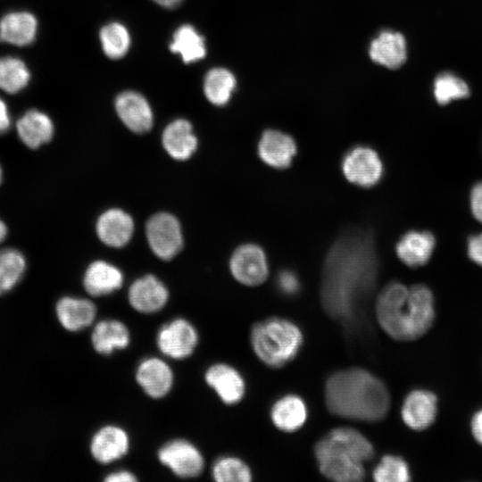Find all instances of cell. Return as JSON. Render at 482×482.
I'll return each mask as SVG.
<instances>
[{
	"label": "cell",
	"instance_id": "1",
	"mask_svg": "<svg viewBox=\"0 0 482 482\" xmlns=\"http://www.w3.org/2000/svg\"><path fill=\"white\" fill-rule=\"evenodd\" d=\"M378 270L372 236L359 229L344 233L328 252L323 268L320 300L327 314L352 320L373 291Z\"/></svg>",
	"mask_w": 482,
	"mask_h": 482
},
{
	"label": "cell",
	"instance_id": "2",
	"mask_svg": "<svg viewBox=\"0 0 482 482\" xmlns=\"http://www.w3.org/2000/svg\"><path fill=\"white\" fill-rule=\"evenodd\" d=\"M324 397L331 414L356 421L382 420L390 408V395L385 383L359 367L333 372L326 380Z\"/></svg>",
	"mask_w": 482,
	"mask_h": 482
},
{
	"label": "cell",
	"instance_id": "3",
	"mask_svg": "<svg viewBox=\"0 0 482 482\" xmlns=\"http://www.w3.org/2000/svg\"><path fill=\"white\" fill-rule=\"evenodd\" d=\"M376 316L380 328L397 341H411L424 336L435 320V301L429 287H410L395 281L378 294Z\"/></svg>",
	"mask_w": 482,
	"mask_h": 482
},
{
	"label": "cell",
	"instance_id": "4",
	"mask_svg": "<svg viewBox=\"0 0 482 482\" xmlns=\"http://www.w3.org/2000/svg\"><path fill=\"white\" fill-rule=\"evenodd\" d=\"M374 453L370 441L350 427L331 429L314 446V456L321 474L338 482L363 480L365 463Z\"/></svg>",
	"mask_w": 482,
	"mask_h": 482
},
{
	"label": "cell",
	"instance_id": "5",
	"mask_svg": "<svg viewBox=\"0 0 482 482\" xmlns=\"http://www.w3.org/2000/svg\"><path fill=\"white\" fill-rule=\"evenodd\" d=\"M250 341L258 359L266 366L278 369L295 359L302 347L303 337L293 321L271 317L252 327Z\"/></svg>",
	"mask_w": 482,
	"mask_h": 482
},
{
	"label": "cell",
	"instance_id": "6",
	"mask_svg": "<svg viewBox=\"0 0 482 482\" xmlns=\"http://www.w3.org/2000/svg\"><path fill=\"white\" fill-rule=\"evenodd\" d=\"M146 237L154 253L165 261L172 259L183 245L179 220L166 212L157 213L148 220Z\"/></svg>",
	"mask_w": 482,
	"mask_h": 482
},
{
	"label": "cell",
	"instance_id": "7",
	"mask_svg": "<svg viewBox=\"0 0 482 482\" xmlns=\"http://www.w3.org/2000/svg\"><path fill=\"white\" fill-rule=\"evenodd\" d=\"M160 462L176 476L191 478L199 476L204 466L200 451L185 439H174L163 445L158 451Z\"/></svg>",
	"mask_w": 482,
	"mask_h": 482
},
{
	"label": "cell",
	"instance_id": "8",
	"mask_svg": "<svg viewBox=\"0 0 482 482\" xmlns=\"http://www.w3.org/2000/svg\"><path fill=\"white\" fill-rule=\"evenodd\" d=\"M198 342L195 327L187 320L175 319L158 331L156 343L160 351L172 359H185L193 353Z\"/></svg>",
	"mask_w": 482,
	"mask_h": 482
},
{
	"label": "cell",
	"instance_id": "9",
	"mask_svg": "<svg viewBox=\"0 0 482 482\" xmlns=\"http://www.w3.org/2000/svg\"><path fill=\"white\" fill-rule=\"evenodd\" d=\"M345 178L352 183L370 187L379 181L383 165L378 154L367 146H357L348 152L342 163Z\"/></svg>",
	"mask_w": 482,
	"mask_h": 482
},
{
	"label": "cell",
	"instance_id": "10",
	"mask_svg": "<svg viewBox=\"0 0 482 482\" xmlns=\"http://www.w3.org/2000/svg\"><path fill=\"white\" fill-rule=\"evenodd\" d=\"M229 267L233 277L249 287L261 285L269 274L265 253L253 244L239 246L232 254Z\"/></svg>",
	"mask_w": 482,
	"mask_h": 482
},
{
	"label": "cell",
	"instance_id": "11",
	"mask_svg": "<svg viewBox=\"0 0 482 482\" xmlns=\"http://www.w3.org/2000/svg\"><path fill=\"white\" fill-rule=\"evenodd\" d=\"M204 378L220 400L226 404L239 403L245 393V384L241 374L226 363H216L208 368Z\"/></svg>",
	"mask_w": 482,
	"mask_h": 482
},
{
	"label": "cell",
	"instance_id": "12",
	"mask_svg": "<svg viewBox=\"0 0 482 482\" xmlns=\"http://www.w3.org/2000/svg\"><path fill=\"white\" fill-rule=\"evenodd\" d=\"M437 412L436 396L427 390H413L405 397L401 416L410 428L423 430L435 420Z\"/></svg>",
	"mask_w": 482,
	"mask_h": 482
},
{
	"label": "cell",
	"instance_id": "13",
	"mask_svg": "<svg viewBox=\"0 0 482 482\" xmlns=\"http://www.w3.org/2000/svg\"><path fill=\"white\" fill-rule=\"evenodd\" d=\"M129 302L137 312L154 313L167 303L169 293L155 276L146 275L132 283L129 289Z\"/></svg>",
	"mask_w": 482,
	"mask_h": 482
},
{
	"label": "cell",
	"instance_id": "14",
	"mask_svg": "<svg viewBox=\"0 0 482 482\" xmlns=\"http://www.w3.org/2000/svg\"><path fill=\"white\" fill-rule=\"evenodd\" d=\"M136 379L147 395L152 398H162L172 387L173 372L164 361L151 357L139 363Z\"/></svg>",
	"mask_w": 482,
	"mask_h": 482
},
{
	"label": "cell",
	"instance_id": "15",
	"mask_svg": "<svg viewBox=\"0 0 482 482\" xmlns=\"http://www.w3.org/2000/svg\"><path fill=\"white\" fill-rule=\"evenodd\" d=\"M129 438L127 432L115 425H107L96 432L90 442L92 456L106 464L123 457L129 451Z\"/></svg>",
	"mask_w": 482,
	"mask_h": 482
},
{
	"label": "cell",
	"instance_id": "16",
	"mask_svg": "<svg viewBox=\"0 0 482 482\" xmlns=\"http://www.w3.org/2000/svg\"><path fill=\"white\" fill-rule=\"evenodd\" d=\"M117 113L133 132L145 133L153 125V113L145 98L134 91L120 94L115 101Z\"/></svg>",
	"mask_w": 482,
	"mask_h": 482
},
{
	"label": "cell",
	"instance_id": "17",
	"mask_svg": "<svg viewBox=\"0 0 482 482\" xmlns=\"http://www.w3.org/2000/svg\"><path fill=\"white\" fill-rule=\"evenodd\" d=\"M369 54L374 62L388 69H398L407 58L405 38L399 32L383 30L371 41Z\"/></svg>",
	"mask_w": 482,
	"mask_h": 482
},
{
	"label": "cell",
	"instance_id": "18",
	"mask_svg": "<svg viewBox=\"0 0 482 482\" xmlns=\"http://www.w3.org/2000/svg\"><path fill=\"white\" fill-rule=\"evenodd\" d=\"M258 153L268 165L283 169L290 165L296 153V145L290 136L278 130L268 129L260 138Z\"/></svg>",
	"mask_w": 482,
	"mask_h": 482
},
{
	"label": "cell",
	"instance_id": "19",
	"mask_svg": "<svg viewBox=\"0 0 482 482\" xmlns=\"http://www.w3.org/2000/svg\"><path fill=\"white\" fill-rule=\"evenodd\" d=\"M436 239L429 231L411 230L396 244V253L407 266L417 268L425 265L431 258Z\"/></svg>",
	"mask_w": 482,
	"mask_h": 482
},
{
	"label": "cell",
	"instance_id": "20",
	"mask_svg": "<svg viewBox=\"0 0 482 482\" xmlns=\"http://www.w3.org/2000/svg\"><path fill=\"white\" fill-rule=\"evenodd\" d=\"M134 230L132 218L120 209L104 212L96 223L100 240L112 247H122L131 238Z\"/></svg>",
	"mask_w": 482,
	"mask_h": 482
},
{
	"label": "cell",
	"instance_id": "21",
	"mask_svg": "<svg viewBox=\"0 0 482 482\" xmlns=\"http://www.w3.org/2000/svg\"><path fill=\"white\" fill-rule=\"evenodd\" d=\"M37 21L25 11L6 13L0 20V41L17 46L30 45L36 38Z\"/></svg>",
	"mask_w": 482,
	"mask_h": 482
},
{
	"label": "cell",
	"instance_id": "22",
	"mask_svg": "<svg viewBox=\"0 0 482 482\" xmlns=\"http://www.w3.org/2000/svg\"><path fill=\"white\" fill-rule=\"evenodd\" d=\"M21 142L30 149L48 143L54 136V123L45 112L31 109L24 112L16 123Z\"/></svg>",
	"mask_w": 482,
	"mask_h": 482
},
{
	"label": "cell",
	"instance_id": "23",
	"mask_svg": "<svg viewBox=\"0 0 482 482\" xmlns=\"http://www.w3.org/2000/svg\"><path fill=\"white\" fill-rule=\"evenodd\" d=\"M55 311L61 325L73 332L91 325L96 314V308L91 301L71 296L61 298L56 303Z\"/></svg>",
	"mask_w": 482,
	"mask_h": 482
},
{
	"label": "cell",
	"instance_id": "24",
	"mask_svg": "<svg viewBox=\"0 0 482 482\" xmlns=\"http://www.w3.org/2000/svg\"><path fill=\"white\" fill-rule=\"evenodd\" d=\"M307 407L302 397L288 394L278 399L270 409V419L284 432L301 428L307 420Z\"/></svg>",
	"mask_w": 482,
	"mask_h": 482
},
{
	"label": "cell",
	"instance_id": "25",
	"mask_svg": "<svg viewBox=\"0 0 482 482\" xmlns=\"http://www.w3.org/2000/svg\"><path fill=\"white\" fill-rule=\"evenodd\" d=\"M123 283L120 270L104 261H96L87 269L83 285L86 291L93 296L109 295L118 290Z\"/></svg>",
	"mask_w": 482,
	"mask_h": 482
},
{
	"label": "cell",
	"instance_id": "26",
	"mask_svg": "<svg viewBox=\"0 0 482 482\" xmlns=\"http://www.w3.org/2000/svg\"><path fill=\"white\" fill-rule=\"evenodd\" d=\"M162 145L172 158L179 161L188 159L197 146L189 121L178 119L170 122L163 130Z\"/></svg>",
	"mask_w": 482,
	"mask_h": 482
},
{
	"label": "cell",
	"instance_id": "27",
	"mask_svg": "<svg viewBox=\"0 0 482 482\" xmlns=\"http://www.w3.org/2000/svg\"><path fill=\"white\" fill-rule=\"evenodd\" d=\"M94 349L101 354H110L115 350L126 348L130 335L124 323L117 320H101L94 327L91 334Z\"/></svg>",
	"mask_w": 482,
	"mask_h": 482
},
{
	"label": "cell",
	"instance_id": "28",
	"mask_svg": "<svg viewBox=\"0 0 482 482\" xmlns=\"http://www.w3.org/2000/svg\"><path fill=\"white\" fill-rule=\"evenodd\" d=\"M170 49L179 54L186 63L203 59L206 54L204 37L189 24L180 26L174 32Z\"/></svg>",
	"mask_w": 482,
	"mask_h": 482
},
{
	"label": "cell",
	"instance_id": "29",
	"mask_svg": "<svg viewBox=\"0 0 482 482\" xmlns=\"http://www.w3.org/2000/svg\"><path fill=\"white\" fill-rule=\"evenodd\" d=\"M27 261L16 248L0 250V295L13 289L24 276Z\"/></svg>",
	"mask_w": 482,
	"mask_h": 482
},
{
	"label": "cell",
	"instance_id": "30",
	"mask_svg": "<svg viewBox=\"0 0 482 482\" xmlns=\"http://www.w3.org/2000/svg\"><path fill=\"white\" fill-rule=\"evenodd\" d=\"M236 87L234 75L227 69L214 68L204 78V90L207 99L215 105L226 104Z\"/></svg>",
	"mask_w": 482,
	"mask_h": 482
},
{
	"label": "cell",
	"instance_id": "31",
	"mask_svg": "<svg viewBox=\"0 0 482 482\" xmlns=\"http://www.w3.org/2000/svg\"><path fill=\"white\" fill-rule=\"evenodd\" d=\"M30 72L25 62L12 56L0 58V88L8 94L22 90L29 82Z\"/></svg>",
	"mask_w": 482,
	"mask_h": 482
},
{
	"label": "cell",
	"instance_id": "32",
	"mask_svg": "<svg viewBox=\"0 0 482 482\" xmlns=\"http://www.w3.org/2000/svg\"><path fill=\"white\" fill-rule=\"evenodd\" d=\"M212 478L217 482H249L252 471L241 459L224 456L218 459L212 470Z\"/></svg>",
	"mask_w": 482,
	"mask_h": 482
},
{
	"label": "cell",
	"instance_id": "33",
	"mask_svg": "<svg viewBox=\"0 0 482 482\" xmlns=\"http://www.w3.org/2000/svg\"><path fill=\"white\" fill-rule=\"evenodd\" d=\"M100 40L104 54L112 59L124 56L130 45L127 29L117 22L110 23L101 29Z\"/></svg>",
	"mask_w": 482,
	"mask_h": 482
},
{
	"label": "cell",
	"instance_id": "34",
	"mask_svg": "<svg viewBox=\"0 0 482 482\" xmlns=\"http://www.w3.org/2000/svg\"><path fill=\"white\" fill-rule=\"evenodd\" d=\"M410 475L406 461L392 454L383 456L372 471V478L377 482H407Z\"/></svg>",
	"mask_w": 482,
	"mask_h": 482
},
{
	"label": "cell",
	"instance_id": "35",
	"mask_svg": "<svg viewBox=\"0 0 482 482\" xmlns=\"http://www.w3.org/2000/svg\"><path fill=\"white\" fill-rule=\"evenodd\" d=\"M470 94L467 84L452 73H442L434 83V95L440 104H447L452 100L467 97Z\"/></svg>",
	"mask_w": 482,
	"mask_h": 482
},
{
	"label": "cell",
	"instance_id": "36",
	"mask_svg": "<svg viewBox=\"0 0 482 482\" xmlns=\"http://www.w3.org/2000/svg\"><path fill=\"white\" fill-rule=\"evenodd\" d=\"M279 289L287 295H294L299 289V281L295 273L284 270L278 277Z\"/></svg>",
	"mask_w": 482,
	"mask_h": 482
},
{
	"label": "cell",
	"instance_id": "37",
	"mask_svg": "<svg viewBox=\"0 0 482 482\" xmlns=\"http://www.w3.org/2000/svg\"><path fill=\"white\" fill-rule=\"evenodd\" d=\"M467 251L469 258L482 266V233L469 237Z\"/></svg>",
	"mask_w": 482,
	"mask_h": 482
},
{
	"label": "cell",
	"instance_id": "38",
	"mask_svg": "<svg viewBox=\"0 0 482 482\" xmlns=\"http://www.w3.org/2000/svg\"><path fill=\"white\" fill-rule=\"evenodd\" d=\"M470 209L475 219L482 223V181L476 183L471 188Z\"/></svg>",
	"mask_w": 482,
	"mask_h": 482
},
{
	"label": "cell",
	"instance_id": "39",
	"mask_svg": "<svg viewBox=\"0 0 482 482\" xmlns=\"http://www.w3.org/2000/svg\"><path fill=\"white\" fill-rule=\"evenodd\" d=\"M137 478L129 471L120 470L110 473L105 478L106 482H135Z\"/></svg>",
	"mask_w": 482,
	"mask_h": 482
},
{
	"label": "cell",
	"instance_id": "40",
	"mask_svg": "<svg viewBox=\"0 0 482 482\" xmlns=\"http://www.w3.org/2000/svg\"><path fill=\"white\" fill-rule=\"evenodd\" d=\"M11 126V117L5 102L0 98V134L7 132Z\"/></svg>",
	"mask_w": 482,
	"mask_h": 482
},
{
	"label": "cell",
	"instance_id": "41",
	"mask_svg": "<svg viewBox=\"0 0 482 482\" xmlns=\"http://www.w3.org/2000/svg\"><path fill=\"white\" fill-rule=\"evenodd\" d=\"M470 426L474 438L482 445V409L474 414Z\"/></svg>",
	"mask_w": 482,
	"mask_h": 482
},
{
	"label": "cell",
	"instance_id": "42",
	"mask_svg": "<svg viewBox=\"0 0 482 482\" xmlns=\"http://www.w3.org/2000/svg\"><path fill=\"white\" fill-rule=\"evenodd\" d=\"M154 1L163 7L174 8L180 3L181 0H154Z\"/></svg>",
	"mask_w": 482,
	"mask_h": 482
},
{
	"label": "cell",
	"instance_id": "43",
	"mask_svg": "<svg viewBox=\"0 0 482 482\" xmlns=\"http://www.w3.org/2000/svg\"><path fill=\"white\" fill-rule=\"evenodd\" d=\"M8 234L6 224L0 219V245L4 242Z\"/></svg>",
	"mask_w": 482,
	"mask_h": 482
},
{
	"label": "cell",
	"instance_id": "44",
	"mask_svg": "<svg viewBox=\"0 0 482 482\" xmlns=\"http://www.w3.org/2000/svg\"><path fill=\"white\" fill-rule=\"evenodd\" d=\"M2 180H3V170H2V167L0 165V184L2 183Z\"/></svg>",
	"mask_w": 482,
	"mask_h": 482
}]
</instances>
